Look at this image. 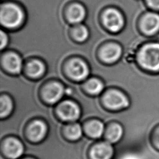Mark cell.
<instances>
[{
	"mask_svg": "<svg viewBox=\"0 0 159 159\" xmlns=\"http://www.w3.org/2000/svg\"><path fill=\"white\" fill-rule=\"evenodd\" d=\"M12 102L6 96H2L0 99V116L1 117L7 116L12 109Z\"/></svg>",
	"mask_w": 159,
	"mask_h": 159,
	"instance_id": "18",
	"label": "cell"
},
{
	"mask_svg": "<svg viewBox=\"0 0 159 159\" xmlns=\"http://www.w3.org/2000/svg\"><path fill=\"white\" fill-rule=\"evenodd\" d=\"M140 64L145 68L157 71L159 70V44L151 43L145 46L139 55Z\"/></svg>",
	"mask_w": 159,
	"mask_h": 159,
	"instance_id": "2",
	"label": "cell"
},
{
	"mask_svg": "<svg viewBox=\"0 0 159 159\" xmlns=\"http://www.w3.org/2000/svg\"><path fill=\"white\" fill-rule=\"evenodd\" d=\"M121 159H140V158L138 156L130 154V155H127L123 157Z\"/></svg>",
	"mask_w": 159,
	"mask_h": 159,
	"instance_id": "24",
	"label": "cell"
},
{
	"mask_svg": "<svg viewBox=\"0 0 159 159\" xmlns=\"http://www.w3.org/2000/svg\"><path fill=\"white\" fill-rule=\"evenodd\" d=\"M104 22L107 28L113 32L119 31L124 23L121 14L114 9H109L106 11L104 16Z\"/></svg>",
	"mask_w": 159,
	"mask_h": 159,
	"instance_id": "3",
	"label": "cell"
},
{
	"mask_svg": "<svg viewBox=\"0 0 159 159\" xmlns=\"http://www.w3.org/2000/svg\"><path fill=\"white\" fill-rule=\"evenodd\" d=\"M4 65L6 68L12 73H18L21 69V60L14 53H9L4 57Z\"/></svg>",
	"mask_w": 159,
	"mask_h": 159,
	"instance_id": "12",
	"label": "cell"
},
{
	"mask_svg": "<svg viewBox=\"0 0 159 159\" xmlns=\"http://www.w3.org/2000/svg\"><path fill=\"white\" fill-rule=\"evenodd\" d=\"M58 112L62 119L67 120H74L78 117L80 109L75 103L66 101L60 105Z\"/></svg>",
	"mask_w": 159,
	"mask_h": 159,
	"instance_id": "5",
	"label": "cell"
},
{
	"mask_svg": "<svg viewBox=\"0 0 159 159\" xmlns=\"http://www.w3.org/2000/svg\"><path fill=\"white\" fill-rule=\"evenodd\" d=\"M63 93V88L60 84L52 83L45 88L44 96L47 101L53 103L58 101L61 98Z\"/></svg>",
	"mask_w": 159,
	"mask_h": 159,
	"instance_id": "10",
	"label": "cell"
},
{
	"mask_svg": "<svg viewBox=\"0 0 159 159\" xmlns=\"http://www.w3.org/2000/svg\"><path fill=\"white\" fill-rule=\"evenodd\" d=\"M86 88L91 93L99 94L102 91L103 85L99 81L92 79L86 84Z\"/></svg>",
	"mask_w": 159,
	"mask_h": 159,
	"instance_id": "20",
	"label": "cell"
},
{
	"mask_svg": "<svg viewBox=\"0 0 159 159\" xmlns=\"http://www.w3.org/2000/svg\"><path fill=\"white\" fill-rule=\"evenodd\" d=\"M120 52L121 49L118 45L110 44L103 49L101 56L106 61L113 62L119 58Z\"/></svg>",
	"mask_w": 159,
	"mask_h": 159,
	"instance_id": "11",
	"label": "cell"
},
{
	"mask_svg": "<svg viewBox=\"0 0 159 159\" xmlns=\"http://www.w3.org/2000/svg\"><path fill=\"white\" fill-rule=\"evenodd\" d=\"M25 159H32V158H25Z\"/></svg>",
	"mask_w": 159,
	"mask_h": 159,
	"instance_id": "26",
	"label": "cell"
},
{
	"mask_svg": "<svg viewBox=\"0 0 159 159\" xmlns=\"http://www.w3.org/2000/svg\"><path fill=\"white\" fill-rule=\"evenodd\" d=\"M122 135V127L117 124H114L109 128L106 134V137L111 142H116L120 139Z\"/></svg>",
	"mask_w": 159,
	"mask_h": 159,
	"instance_id": "16",
	"label": "cell"
},
{
	"mask_svg": "<svg viewBox=\"0 0 159 159\" xmlns=\"http://www.w3.org/2000/svg\"><path fill=\"white\" fill-rule=\"evenodd\" d=\"M66 132L67 135L73 140L79 139L81 135V127L77 124H73L69 125L66 129Z\"/></svg>",
	"mask_w": 159,
	"mask_h": 159,
	"instance_id": "19",
	"label": "cell"
},
{
	"mask_svg": "<svg viewBox=\"0 0 159 159\" xmlns=\"http://www.w3.org/2000/svg\"><path fill=\"white\" fill-rule=\"evenodd\" d=\"M74 35L75 39L80 42L85 40L88 36V31L83 25H78L74 30Z\"/></svg>",
	"mask_w": 159,
	"mask_h": 159,
	"instance_id": "21",
	"label": "cell"
},
{
	"mask_svg": "<svg viewBox=\"0 0 159 159\" xmlns=\"http://www.w3.org/2000/svg\"><path fill=\"white\" fill-rule=\"evenodd\" d=\"M86 130L90 136L98 138L102 135L104 130V126L103 124L99 121H93L88 125Z\"/></svg>",
	"mask_w": 159,
	"mask_h": 159,
	"instance_id": "15",
	"label": "cell"
},
{
	"mask_svg": "<svg viewBox=\"0 0 159 159\" xmlns=\"http://www.w3.org/2000/svg\"><path fill=\"white\" fill-rule=\"evenodd\" d=\"M142 28L148 34L157 32L159 29V16L155 13L147 14L142 20Z\"/></svg>",
	"mask_w": 159,
	"mask_h": 159,
	"instance_id": "9",
	"label": "cell"
},
{
	"mask_svg": "<svg viewBox=\"0 0 159 159\" xmlns=\"http://www.w3.org/2000/svg\"><path fill=\"white\" fill-rule=\"evenodd\" d=\"M46 132L45 125L40 121H35L32 124L29 129V135L34 141L40 140Z\"/></svg>",
	"mask_w": 159,
	"mask_h": 159,
	"instance_id": "13",
	"label": "cell"
},
{
	"mask_svg": "<svg viewBox=\"0 0 159 159\" xmlns=\"http://www.w3.org/2000/svg\"><path fill=\"white\" fill-rule=\"evenodd\" d=\"M148 4L152 8L159 9V0H146Z\"/></svg>",
	"mask_w": 159,
	"mask_h": 159,
	"instance_id": "23",
	"label": "cell"
},
{
	"mask_svg": "<svg viewBox=\"0 0 159 159\" xmlns=\"http://www.w3.org/2000/svg\"><path fill=\"white\" fill-rule=\"evenodd\" d=\"M24 152L22 145L18 140L11 139L7 140L4 145V152L6 155L11 159L19 158Z\"/></svg>",
	"mask_w": 159,
	"mask_h": 159,
	"instance_id": "8",
	"label": "cell"
},
{
	"mask_svg": "<svg viewBox=\"0 0 159 159\" xmlns=\"http://www.w3.org/2000/svg\"><path fill=\"white\" fill-rule=\"evenodd\" d=\"M1 49H2L7 44V38L6 35L3 32V31H1Z\"/></svg>",
	"mask_w": 159,
	"mask_h": 159,
	"instance_id": "22",
	"label": "cell"
},
{
	"mask_svg": "<svg viewBox=\"0 0 159 159\" xmlns=\"http://www.w3.org/2000/svg\"><path fill=\"white\" fill-rule=\"evenodd\" d=\"M85 14V9L80 4H75L70 8L68 16L69 20L71 22L79 23L84 19Z\"/></svg>",
	"mask_w": 159,
	"mask_h": 159,
	"instance_id": "14",
	"label": "cell"
},
{
	"mask_svg": "<svg viewBox=\"0 0 159 159\" xmlns=\"http://www.w3.org/2000/svg\"><path fill=\"white\" fill-rule=\"evenodd\" d=\"M43 65L39 61H32L27 65L28 73L32 77L40 76L44 71Z\"/></svg>",
	"mask_w": 159,
	"mask_h": 159,
	"instance_id": "17",
	"label": "cell"
},
{
	"mask_svg": "<svg viewBox=\"0 0 159 159\" xmlns=\"http://www.w3.org/2000/svg\"><path fill=\"white\" fill-rule=\"evenodd\" d=\"M71 76L76 80H83L88 75V68L86 64L79 60H73L68 66Z\"/></svg>",
	"mask_w": 159,
	"mask_h": 159,
	"instance_id": "7",
	"label": "cell"
},
{
	"mask_svg": "<svg viewBox=\"0 0 159 159\" xmlns=\"http://www.w3.org/2000/svg\"><path fill=\"white\" fill-rule=\"evenodd\" d=\"M0 18L1 24L8 28H14L21 24L24 14L21 9L14 4H6L1 9Z\"/></svg>",
	"mask_w": 159,
	"mask_h": 159,
	"instance_id": "1",
	"label": "cell"
},
{
	"mask_svg": "<svg viewBox=\"0 0 159 159\" xmlns=\"http://www.w3.org/2000/svg\"><path fill=\"white\" fill-rule=\"evenodd\" d=\"M157 141L158 145H159V130H158V135L157 136Z\"/></svg>",
	"mask_w": 159,
	"mask_h": 159,
	"instance_id": "25",
	"label": "cell"
},
{
	"mask_svg": "<svg viewBox=\"0 0 159 159\" xmlns=\"http://www.w3.org/2000/svg\"><path fill=\"white\" fill-rule=\"evenodd\" d=\"M112 155V147L107 142H102L96 145L91 152L92 159H111Z\"/></svg>",
	"mask_w": 159,
	"mask_h": 159,
	"instance_id": "6",
	"label": "cell"
},
{
	"mask_svg": "<svg viewBox=\"0 0 159 159\" xmlns=\"http://www.w3.org/2000/svg\"><path fill=\"white\" fill-rule=\"evenodd\" d=\"M104 101L107 106L114 109L125 107L129 104L128 100L125 96L116 91L108 92L104 97Z\"/></svg>",
	"mask_w": 159,
	"mask_h": 159,
	"instance_id": "4",
	"label": "cell"
}]
</instances>
